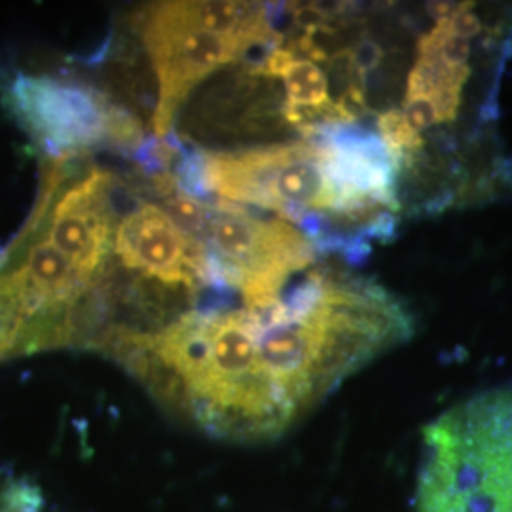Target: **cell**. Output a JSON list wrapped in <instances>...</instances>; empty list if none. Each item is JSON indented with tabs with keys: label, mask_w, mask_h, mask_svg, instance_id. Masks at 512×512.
<instances>
[{
	"label": "cell",
	"mask_w": 512,
	"mask_h": 512,
	"mask_svg": "<svg viewBox=\"0 0 512 512\" xmlns=\"http://www.w3.org/2000/svg\"><path fill=\"white\" fill-rule=\"evenodd\" d=\"M44 501L37 486L27 480H10L0 486V512H42Z\"/></svg>",
	"instance_id": "52a82bcc"
},
{
	"label": "cell",
	"mask_w": 512,
	"mask_h": 512,
	"mask_svg": "<svg viewBox=\"0 0 512 512\" xmlns=\"http://www.w3.org/2000/svg\"><path fill=\"white\" fill-rule=\"evenodd\" d=\"M418 512H512V387L450 406L423 431Z\"/></svg>",
	"instance_id": "3957f363"
},
{
	"label": "cell",
	"mask_w": 512,
	"mask_h": 512,
	"mask_svg": "<svg viewBox=\"0 0 512 512\" xmlns=\"http://www.w3.org/2000/svg\"><path fill=\"white\" fill-rule=\"evenodd\" d=\"M139 31L158 82L152 135L164 139L184 101L205 78L253 50H274L272 10L253 2H156Z\"/></svg>",
	"instance_id": "7a4b0ae2"
},
{
	"label": "cell",
	"mask_w": 512,
	"mask_h": 512,
	"mask_svg": "<svg viewBox=\"0 0 512 512\" xmlns=\"http://www.w3.org/2000/svg\"><path fill=\"white\" fill-rule=\"evenodd\" d=\"M300 133L293 143L186 154L175 175L198 198L268 211L296 226L317 255L359 264L397 230L403 160L378 129L355 122Z\"/></svg>",
	"instance_id": "6da1fadb"
},
{
	"label": "cell",
	"mask_w": 512,
	"mask_h": 512,
	"mask_svg": "<svg viewBox=\"0 0 512 512\" xmlns=\"http://www.w3.org/2000/svg\"><path fill=\"white\" fill-rule=\"evenodd\" d=\"M112 255L129 272L169 289L222 287L202 241L188 234L160 203L139 202L116 224Z\"/></svg>",
	"instance_id": "8992f818"
},
{
	"label": "cell",
	"mask_w": 512,
	"mask_h": 512,
	"mask_svg": "<svg viewBox=\"0 0 512 512\" xmlns=\"http://www.w3.org/2000/svg\"><path fill=\"white\" fill-rule=\"evenodd\" d=\"M4 99L48 160H76L105 145L135 156L147 143L137 116L80 82L19 73L8 82Z\"/></svg>",
	"instance_id": "5b68a950"
},
{
	"label": "cell",
	"mask_w": 512,
	"mask_h": 512,
	"mask_svg": "<svg viewBox=\"0 0 512 512\" xmlns=\"http://www.w3.org/2000/svg\"><path fill=\"white\" fill-rule=\"evenodd\" d=\"M200 239L217 266L220 285L239 293L245 308H268L300 274L317 264V251L296 226L262 217L224 200L205 198Z\"/></svg>",
	"instance_id": "277c9868"
}]
</instances>
